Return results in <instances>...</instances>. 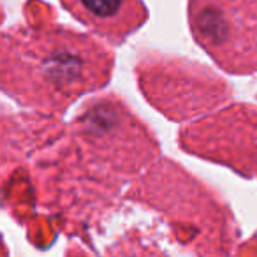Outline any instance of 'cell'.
Wrapping results in <instances>:
<instances>
[{
	"instance_id": "7a4b0ae2",
	"label": "cell",
	"mask_w": 257,
	"mask_h": 257,
	"mask_svg": "<svg viewBox=\"0 0 257 257\" xmlns=\"http://www.w3.org/2000/svg\"><path fill=\"white\" fill-rule=\"evenodd\" d=\"M74 11L83 20L99 25H109L114 18L121 16L125 6L131 4V0H72Z\"/></svg>"
},
{
	"instance_id": "6da1fadb",
	"label": "cell",
	"mask_w": 257,
	"mask_h": 257,
	"mask_svg": "<svg viewBox=\"0 0 257 257\" xmlns=\"http://www.w3.org/2000/svg\"><path fill=\"white\" fill-rule=\"evenodd\" d=\"M88 51L85 41L74 36H57L29 53V74L32 83L48 90L50 95L57 93V99H74L88 90Z\"/></svg>"
}]
</instances>
